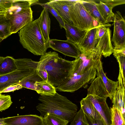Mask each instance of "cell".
I'll list each match as a JSON object with an SVG mask.
<instances>
[{"label":"cell","instance_id":"cell-1","mask_svg":"<svg viewBox=\"0 0 125 125\" xmlns=\"http://www.w3.org/2000/svg\"><path fill=\"white\" fill-rule=\"evenodd\" d=\"M73 63V61L62 58L55 52L49 51L41 56L36 73L43 80L56 87L70 76Z\"/></svg>","mask_w":125,"mask_h":125},{"label":"cell","instance_id":"cell-2","mask_svg":"<svg viewBox=\"0 0 125 125\" xmlns=\"http://www.w3.org/2000/svg\"><path fill=\"white\" fill-rule=\"evenodd\" d=\"M38 100L41 102L36 108L42 117L50 113L58 115L71 122L77 112L76 105L66 97L57 92L54 95H40Z\"/></svg>","mask_w":125,"mask_h":125},{"label":"cell","instance_id":"cell-3","mask_svg":"<svg viewBox=\"0 0 125 125\" xmlns=\"http://www.w3.org/2000/svg\"><path fill=\"white\" fill-rule=\"evenodd\" d=\"M18 33L24 48L35 55L41 56L46 52L48 42L45 40L41 32L39 18L24 26Z\"/></svg>","mask_w":125,"mask_h":125},{"label":"cell","instance_id":"cell-4","mask_svg":"<svg viewBox=\"0 0 125 125\" xmlns=\"http://www.w3.org/2000/svg\"><path fill=\"white\" fill-rule=\"evenodd\" d=\"M38 0H13L11 7L6 10L5 18L10 23L11 34L16 33L33 21V11L31 6Z\"/></svg>","mask_w":125,"mask_h":125},{"label":"cell","instance_id":"cell-5","mask_svg":"<svg viewBox=\"0 0 125 125\" xmlns=\"http://www.w3.org/2000/svg\"><path fill=\"white\" fill-rule=\"evenodd\" d=\"M82 3L78 2L72 5L70 7V17L74 26L81 30L87 31L101 26L108 27L91 16Z\"/></svg>","mask_w":125,"mask_h":125},{"label":"cell","instance_id":"cell-6","mask_svg":"<svg viewBox=\"0 0 125 125\" xmlns=\"http://www.w3.org/2000/svg\"><path fill=\"white\" fill-rule=\"evenodd\" d=\"M96 65L94 66L83 74L69 76L60 85L55 87L60 91L73 92L83 87H87L95 78Z\"/></svg>","mask_w":125,"mask_h":125},{"label":"cell","instance_id":"cell-7","mask_svg":"<svg viewBox=\"0 0 125 125\" xmlns=\"http://www.w3.org/2000/svg\"><path fill=\"white\" fill-rule=\"evenodd\" d=\"M17 68L12 72L0 75V93L10 85L19 84L24 78L36 72L37 68Z\"/></svg>","mask_w":125,"mask_h":125},{"label":"cell","instance_id":"cell-8","mask_svg":"<svg viewBox=\"0 0 125 125\" xmlns=\"http://www.w3.org/2000/svg\"><path fill=\"white\" fill-rule=\"evenodd\" d=\"M113 36L111 40L114 50L125 48V21L121 13L116 11L115 14Z\"/></svg>","mask_w":125,"mask_h":125},{"label":"cell","instance_id":"cell-9","mask_svg":"<svg viewBox=\"0 0 125 125\" xmlns=\"http://www.w3.org/2000/svg\"><path fill=\"white\" fill-rule=\"evenodd\" d=\"M111 31L107 28L104 34L98 41L92 53L94 58L97 60L101 59L102 55L105 58L113 53L114 49L111 43Z\"/></svg>","mask_w":125,"mask_h":125},{"label":"cell","instance_id":"cell-10","mask_svg":"<svg viewBox=\"0 0 125 125\" xmlns=\"http://www.w3.org/2000/svg\"><path fill=\"white\" fill-rule=\"evenodd\" d=\"M97 60L94 58L92 53H81L73 61L71 72L69 76L83 74L92 67L96 65Z\"/></svg>","mask_w":125,"mask_h":125},{"label":"cell","instance_id":"cell-11","mask_svg":"<svg viewBox=\"0 0 125 125\" xmlns=\"http://www.w3.org/2000/svg\"><path fill=\"white\" fill-rule=\"evenodd\" d=\"M49 48L58 52L63 55L77 58L81 52L77 46L67 40H61L50 39L48 41Z\"/></svg>","mask_w":125,"mask_h":125},{"label":"cell","instance_id":"cell-12","mask_svg":"<svg viewBox=\"0 0 125 125\" xmlns=\"http://www.w3.org/2000/svg\"><path fill=\"white\" fill-rule=\"evenodd\" d=\"M84 0H49L46 3L52 7L66 22L73 25L70 17L69 10L71 6L78 2L83 3Z\"/></svg>","mask_w":125,"mask_h":125},{"label":"cell","instance_id":"cell-13","mask_svg":"<svg viewBox=\"0 0 125 125\" xmlns=\"http://www.w3.org/2000/svg\"><path fill=\"white\" fill-rule=\"evenodd\" d=\"M4 125H44L42 117L36 115L3 118Z\"/></svg>","mask_w":125,"mask_h":125},{"label":"cell","instance_id":"cell-14","mask_svg":"<svg viewBox=\"0 0 125 125\" xmlns=\"http://www.w3.org/2000/svg\"><path fill=\"white\" fill-rule=\"evenodd\" d=\"M86 97L93 104L106 125H111V112L106 102L107 98L90 94H87Z\"/></svg>","mask_w":125,"mask_h":125},{"label":"cell","instance_id":"cell-15","mask_svg":"<svg viewBox=\"0 0 125 125\" xmlns=\"http://www.w3.org/2000/svg\"><path fill=\"white\" fill-rule=\"evenodd\" d=\"M96 28L87 31L85 35L76 45L79 49L81 54H91L96 46L98 39H95Z\"/></svg>","mask_w":125,"mask_h":125},{"label":"cell","instance_id":"cell-16","mask_svg":"<svg viewBox=\"0 0 125 125\" xmlns=\"http://www.w3.org/2000/svg\"><path fill=\"white\" fill-rule=\"evenodd\" d=\"M118 80V87L111 101L113 105L120 111L125 119V86L124 85L121 74L119 71Z\"/></svg>","mask_w":125,"mask_h":125},{"label":"cell","instance_id":"cell-17","mask_svg":"<svg viewBox=\"0 0 125 125\" xmlns=\"http://www.w3.org/2000/svg\"><path fill=\"white\" fill-rule=\"evenodd\" d=\"M96 69V75L102 79L109 94V97L112 100L118 87V82L112 81L106 76L104 71L101 59L97 60Z\"/></svg>","mask_w":125,"mask_h":125},{"label":"cell","instance_id":"cell-18","mask_svg":"<svg viewBox=\"0 0 125 125\" xmlns=\"http://www.w3.org/2000/svg\"><path fill=\"white\" fill-rule=\"evenodd\" d=\"M64 22L67 40L77 44L83 38L87 31L81 30L73 25Z\"/></svg>","mask_w":125,"mask_h":125},{"label":"cell","instance_id":"cell-19","mask_svg":"<svg viewBox=\"0 0 125 125\" xmlns=\"http://www.w3.org/2000/svg\"><path fill=\"white\" fill-rule=\"evenodd\" d=\"M87 94L96 95L107 98L109 95L101 77L97 76L92 81L87 89Z\"/></svg>","mask_w":125,"mask_h":125},{"label":"cell","instance_id":"cell-20","mask_svg":"<svg viewBox=\"0 0 125 125\" xmlns=\"http://www.w3.org/2000/svg\"><path fill=\"white\" fill-rule=\"evenodd\" d=\"M42 7L43 10L39 18V26L44 39L48 42L50 39L49 35L50 31V19L47 8L45 6Z\"/></svg>","mask_w":125,"mask_h":125},{"label":"cell","instance_id":"cell-21","mask_svg":"<svg viewBox=\"0 0 125 125\" xmlns=\"http://www.w3.org/2000/svg\"><path fill=\"white\" fill-rule=\"evenodd\" d=\"M82 3L90 15L100 23L108 28L111 26V24L106 23L97 8L96 2L93 0H85Z\"/></svg>","mask_w":125,"mask_h":125},{"label":"cell","instance_id":"cell-22","mask_svg":"<svg viewBox=\"0 0 125 125\" xmlns=\"http://www.w3.org/2000/svg\"><path fill=\"white\" fill-rule=\"evenodd\" d=\"M35 85V91L40 95H54L57 92L55 87L47 81L37 82Z\"/></svg>","mask_w":125,"mask_h":125},{"label":"cell","instance_id":"cell-23","mask_svg":"<svg viewBox=\"0 0 125 125\" xmlns=\"http://www.w3.org/2000/svg\"><path fill=\"white\" fill-rule=\"evenodd\" d=\"M81 108L84 113L94 119H101V116L90 101L86 97L80 102Z\"/></svg>","mask_w":125,"mask_h":125},{"label":"cell","instance_id":"cell-24","mask_svg":"<svg viewBox=\"0 0 125 125\" xmlns=\"http://www.w3.org/2000/svg\"><path fill=\"white\" fill-rule=\"evenodd\" d=\"M15 59L11 56L4 57L0 64V75L10 73L17 70Z\"/></svg>","mask_w":125,"mask_h":125},{"label":"cell","instance_id":"cell-25","mask_svg":"<svg viewBox=\"0 0 125 125\" xmlns=\"http://www.w3.org/2000/svg\"><path fill=\"white\" fill-rule=\"evenodd\" d=\"M96 5L101 16L106 23L114 22L115 14L112 10L100 0L99 3H96Z\"/></svg>","mask_w":125,"mask_h":125},{"label":"cell","instance_id":"cell-26","mask_svg":"<svg viewBox=\"0 0 125 125\" xmlns=\"http://www.w3.org/2000/svg\"><path fill=\"white\" fill-rule=\"evenodd\" d=\"M42 80V79L38 74L36 72L24 78L20 81L19 84H21L22 88L35 91V83L37 82Z\"/></svg>","mask_w":125,"mask_h":125},{"label":"cell","instance_id":"cell-27","mask_svg":"<svg viewBox=\"0 0 125 125\" xmlns=\"http://www.w3.org/2000/svg\"><path fill=\"white\" fill-rule=\"evenodd\" d=\"M42 117L44 125H67L69 122L62 118L52 114H47Z\"/></svg>","mask_w":125,"mask_h":125},{"label":"cell","instance_id":"cell-28","mask_svg":"<svg viewBox=\"0 0 125 125\" xmlns=\"http://www.w3.org/2000/svg\"><path fill=\"white\" fill-rule=\"evenodd\" d=\"M111 112V125H125V119L120 111L113 105L110 108Z\"/></svg>","mask_w":125,"mask_h":125},{"label":"cell","instance_id":"cell-29","mask_svg":"<svg viewBox=\"0 0 125 125\" xmlns=\"http://www.w3.org/2000/svg\"><path fill=\"white\" fill-rule=\"evenodd\" d=\"M10 23L5 17L0 18V38L3 40L10 36Z\"/></svg>","mask_w":125,"mask_h":125},{"label":"cell","instance_id":"cell-30","mask_svg":"<svg viewBox=\"0 0 125 125\" xmlns=\"http://www.w3.org/2000/svg\"><path fill=\"white\" fill-rule=\"evenodd\" d=\"M36 3L41 5L42 6H45L46 7L48 11L50 12L56 19L59 23L60 28L62 29L63 28L65 29L64 22L63 20L58 13L52 7L46 3H41L38 2Z\"/></svg>","mask_w":125,"mask_h":125},{"label":"cell","instance_id":"cell-31","mask_svg":"<svg viewBox=\"0 0 125 125\" xmlns=\"http://www.w3.org/2000/svg\"><path fill=\"white\" fill-rule=\"evenodd\" d=\"M12 103L10 95L0 94V111L8 108Z\"/></svg>","mask_w":125,"mask_h":125},{"label":"cell","instance_id":"cell-32","mask_svg":"<svg viewBox=\"0 0 125 125\" xmlns=\"http://www.w3.org/2000/svg\"><path fill=\"white\" fill-rule=\"evenodd\" d=\"M118 62L124 85L125 86V55H119L114 56Z\"/></svg>","mask_w":125,"mask_h":125},{"label":"cell","instance_id":"cell-33","mask_svg":"<svg viewBox=\"0 0 125 125\" xmlns=\"http://www.w3.org/2000/svg\"><path fill=\"white\" fill-rule=\"evenodd\" d=\"M70 125H85L84 122V113L81 108L71 122Z\"/></svg>","mask_w":125,"mask_h":125},{"label":"cell","instance_id":"cell-34","mask_svg":"<svg viewBox=\"0 0 125 125\" xmlns=\"http://www.w3.org/2000/svg\"><path fill=\"white\" fill-rule=\"evenodd\" d=\"M84 122L85 125H106L102 118L101 119H93L84 114Z\"/></svg>","mask_w":125,"mask_h":125},{"label":"cell","instance_id":"cell-35","mask_svg":"<svg viewBox=\"0 0 125 125\" xmlns=\"http://www.w3.org/2000/svg\"><path fill=\"white\" fill-rule=\"evenodd\" d=\"M105 4L111 10L115 6L125 3V0H100Z\"/></svg>","mask_w":125,"mask_h":125},{"label":"cell","instance_id":"cell-36","mask_svg":"<svg viewBox=\"0 0 125 125\" xmlns=\"http://www.w3.org/2000/svg\"><path fill=\"white\" fill-rule=\"evenodd\" d=\"M22 86L20 84L11 85L5 88L0 93V94L2 93H6L14 91L16 90L22 89Z\"/></svg>","mask_w":125,"mask_h":125},{"label":"cell","instance_id":"cell-37","mask_svg":"<svg viewBox=\"0 0 125 125\" xmlns=\"http://www.w3.org/2000/svg\"><path fill=\"white\" fill-rule=\"evenodd\" d=\"M107 28V27L105 26H101L97 28L95 35V39L100 38L104 34Z\"/></svg>","mask_w":125,"mask_h":125},{"label":"cell","instance_id":"cell-38","mask_svg":"<svg viewBox=\"0 0 125 125\" xmlns=\"http://www.w3.org/2000/svg\"><path fill=\"white\" fill-rule=\"evenodd\" d=\"M13 0H0V7L6 10L10 8Z\"/></svg>","mask_w":125,"mask_h":125},{"label":"cell","instance_id":"cell-39","mask_svg":"<svg viewBox=\"0 0 125 125\" xmlns=\"http://www.w3.org/2000/svg\"><path fill=\"white\" fill-rule=\"evenodd\" d=\"M6 10H0V18L5 17Z\"/></svg>","mask_w":125,"mask_h":125},{"label":"cell","instance_id":"cell-40","mask_svg":"<svg viewBox=\"0 0 125 125\" xmlns=\"http://www.w3.org/2000/svg\"><path fill=\"white\" fill-rule=\"evenodd\" d=\"M0 125H4L3 118H0Z\"/></svg>","mask_w":125,"mask_h":125},{"label":"cell","instance_id":"cell-41","mask_svg":"<svg viewBox=\"0 0 125 125\" xmlns=\"http://www.w3.org/2000/svg\"><path fill=\"white\" fill-rule=\"evenodd\" d=\"M5 57L0 56V64L4 60Z\"/></svg>","mask_w":125,"mask_h":125},{"label":"cell","instance_id":"cell-42","mask_svg":"<svg viewBox=\"0 0 125 125\" xmlns=\"http://www.w3.org/2000/svg\"><path fill=\"white\" fill-rule=\"evenodd\" d=\"M5 10L3 8H1L0 7V10Z\"/></svg>","mask_w":125,"mask_h":125},{"label":"cell","instance_id":"cell-43","mask_svg":"<svg viewBox=\"0 0 125 125\" xmlns=\"http://www.w3.org/2000/svg\"><path fill=\"white\" fill-rule=\"evenodd\" d=\"M2 40H3L2 39L0 38V43Z\"/></svg>","mask_w":125,"mask_h":125}]
</instances>
